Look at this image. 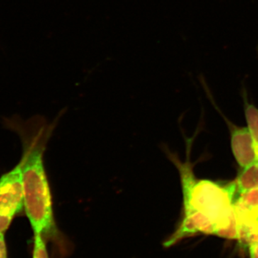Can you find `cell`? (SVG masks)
<instances>
[{
	"label": "cell",
	"instance_id": "1",
	"mask_svg": "<svg viewBox=\"0 0 258 258\" xmlns=\"http://www.w3.org/2000/svg\"><path fill=\"white\" fill-rule=\"evenodd\" d=\"M164 150L179 171L183 196L182 218L205 235L238 240V224L234 210L237 195L235 181L221 184L211 180L197 179L189 161L181 162L169 149Z\"/></svg>",
	"mask_w": 258,
	"mask_h": 258
},
{
	"label": "cell",
	"instance_id": "2",
	"mask_svg": "<svg viewBox=\"0 0 258 258\" xmlns=\"http://www.w3.org/2000/svg\"><path fill=\"white\" fill-rule=\"evenodd\" d=\"M54 126L45 120H35L29 135L22 131L23 154L20 162L23 174L24 210L34 235L57 244L64 241L56 224L50 184L44 166V153Z\"/></svg>",
	"mask_w": 258,
	"mask_h": 258
},
{
	"label": "cell",
	"instance_id": "3",
	"mask_svg": "<svg viewBox=\"0 0 258 258\" xmlns=\"http://www.w3.org/2000/svg\"><path fill=\"white\" fill-rule=\"evenodd\" d=\"M24 210L21 162L0 177V215L14 218Z\"/></svg>",
	"mask_w": 258,
	"mask_h": 258
},
{
	"label": "cell",
	"instance_id": "4",
	"mask_svg": "<svg viewBox=\"0 0 258 258\" xmlns=\"http://www.w3.org/2000/svg\"><path fill=\"white\" fill-rule=\"evenodd\" d=\"M231 148L236 161L242 169L255 162L253 142L247 127L235 128L232 131Z\"/></svg>",
	"mask_w": 258,
	"mask_h": 258
},
{
	"label": "cell",
	"instance_id": "5",
	"mask_svg": "<svg viewBox=\"0 0 258 258\" xmlns=\"http://www.w3.org/2000/svg\"><path fill=\"white\" fill-rule=\"evenodd\" d=\"M237 194L258 189V162L242 169L235 180Z\"/></svg>",
	"mask_w": 258,
	"mask_h": 258
},
{
	"label": "cell",
	"instance_id": "6",
	"mask_svg": "<svg viewBox=\"0 0 258 258\" xmlns=\"http://www.w3.org/2000/svg\"><path fill=\"white\" fill-rule=\"evenodd\" d=\"M247 128L253 142L256 154V161L258 162V108L254 105L246 103L244 108Z\"/></svg>",
	"mask_w": 258,
	"mask_h": 258
},
{
	"label": "cell",
	"instance_id": "7",
	"mask_svg": "<svg viewBox=\"0 0 258 258\" xmlns=\"http://www.w3.org/2000/svg\"><path fill=\"white\" fill-rule=\"evenodd\" d=\"M32 258H50L47 251L46 241L40 235H34Z\"/></svg>",
	"mask_w": 258,
	"mask_h": 258
},
{
	"label": "cell",
	"instance_id": "8",
	"mask_svg": "<svg viewBox=\"0 0 258 258\" xmlns=\"http://www.w3.org/2000/svg\"><path fill=\"white\" fill-rule=\"evenodd\" d=\"M243 242L248 247L249 257L258 258V233L251 234Z\"/></svg>",
	"mask_w": 258,
	"mask_h": 258
},
{
	"label": "cell",
	"instance_id": "9",
	"mask_svg": "<svg viewBox=\"0 0 258 258\" xmlns=\"http://www.w3.org/2000/svg\"><path fill=\"white\" fill-rule=\"evenodd\" d=\"M13 220V219L10 217L0 215V233L5 234L11 225Z\"/></svg>",
	"mask_w": 258,
	"mask_h": 258
},
{
	"label": "cell",
	"instance_id": "10",
	"mask_svg": "<svg viewBox=\"0 0 258 258\" xmlns=\"http://www.w3.org/2000/svg\"><path fill=\"white\" fill-rule=\"evenodd\" d=\"M0 258H8V247L3 233H0Z\"/></svg>",
	"mask_w": 258,
	"mask_h": 258
},
{
	"label": "cell",
	"instance_id": "11",
	"mask_svg": "<svg viewBox=\"0 0 258 258\" xmlns=\"http://www.w3.org/2000/svg\"><path fill=\"white\" fill-rule=\"evenodd\" d=\"M254 233H258V217H257V222H256L255 229H254V232L252 234H254Z\"/></svg>",
	"mask_w": 258,
	"mask_h": 258
}]
</instances>
